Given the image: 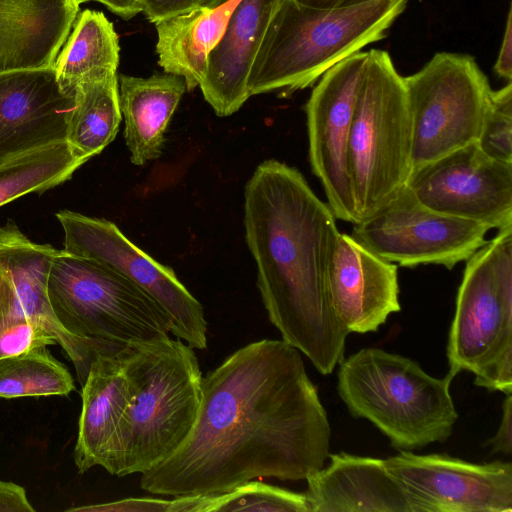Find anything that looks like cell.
Returning a JSON list of instances; mask_svg holds the SVG:
<instances>
[{"mask_svg":"<svg viewBox=\"0 0 512 512\" xmlns=\"http://www.w3.org/2000/svg\"><path fill=\"white\" fill-rule=\"evenodd\" d=\"M130 398L101 467L118 477L144 473L174 454L190 434L201 404L194 348L169 335L128 345Z\"/></svg>","mask_w":512,"mask_h":512,"instance_id":"obj_3","label":"cell"},{"mask_svg":"<svg viewBox=\"0 0 512 512\" xmlns=\"http://www.w3.org/2000/svg\"><path fill=\"white\" fill-rule=\"evenodd\" d=\"M66 141L86 159L99 154L117 135L122 119L118 75L78 83Z\"/></svg>","mask_w":512,"mask_h":512,"instance_id":"obj_25","label":"cell"},{"mask_svg":"<svg viewBox=\"0 0 512 512\" xmlns=\"http://www.w3.org/2000/svg\"><path fill=\"white\" fill-rule=\"evenodd\" d=\"M200 0H143L147 19L155 24L163 19L179 14Z\"/></svg>","mask_w":512,"mask_h":512,"instance_id":"obj_32","label":"cell"},{"mask_svg":"<svg viewBox=\"0 0 512 512\" xmlns=\"http://www.w3.org/2000/svg\"><path fill=\"white\" fill-rule=\"evenodd\" d=\"M80 5L82 3L95 1L105 5L111 12L117 14L123 19H130L140 12H143V0H76Z\"/></svg>","mask_w":512,"mask_h":512,"instance_id":"obj_36","label":"cell"},{"mask_svg":"<svg viewBox=\"0 0 512 512\" xmlns=\"http://www.w3.org/2000/svg\"><path fill=\"white\" fill-rule=\"evenodd\" d=\"M299 2L322 9H339L348 8L365 3L372 2L374 0H298Z\"/></svg>","mask_w":512,"mask_h":512,"instance_id":"obj_37","label":"cell"},{"mask_svg":"<svg viewBox=\"0 0 512 512\" xmlns=\"http://www.w3.org/2000/svg\"><path fill=\"white\" fill-rule=\"evenodd\" d=\"M171 500L159 498H126L115 502L74 507L67 511H148V512H170Z\"/></svg>","mask_w":512,"mask_h":512,"instance_id":"obj_31","label":"cell"},{"mask_svg":"<svg viewBox=\"0 0 512 512\" xmlns=\"http://www.w3.org/2000/svg\"><path fill=\"white\" fill-rule=\"evenodd\" d=\"M446 354L455 376L512 394V226L466 260Z\"/></svg>","mask_w":512,"mask_h":512,"instance_id":"obj_7","label":"cell"},{"mask_svg":"<svg viewBox=\"0 0 512 512\" xmlns=\"http://www.w3.org/2000/svg\"><path fill=\"white\" fill-rule=\"evenodd\" d=\"M68 254L91 259L121 273L165 310L170 333L190 347L207 348V322L201 303L174 271L132 243L112 222L70 210L56 213Z\"/></svg>","mask_w":512,"mask_h":512,"instance_id":"obj_10","label":"cell"},{"mask_svg":"<svg viewBox=\"0 0 512 512\" xmlns=\"http://www.w3.org/2000/svg\"><path fill=\"white\" fill-rule=\"evenodd\" d=\"M337 392L349 413L377 427L398 450L446 441L458 413L450 394L455 375L426 373L402 355L363 348L342 359Z\"/></svg>","mask_w":512,"mask_h":512,"instance_id":"obj_5","label":"cell"},{"mask_svg":"<svg viewBox=\"0 0 512 512\" xmlns=\"http://www.w3.org/2000/svg\"><path fill=\"white\" fill-rule=\"evenodd\" d=\"M512 395H506L503 402L502 419L496 434L488 441L492 452L511 454L512 452Z\"/></svg>","mask_w":512,"mask_h":512,"instance_id":"obj_34","label":"cell"},{"mask_svg":"<svg viewBox=\"0 0 512 512\" xmlns=\"http://www.w3.org/2000/svg\"><path fill=\"white\" fill-rule=\"evenodd\" d=\"M86 161L67 141L10 159L0 165V206L25 194L54 188L70 179Z\"/></svg>","mask_w":512,"mask_h":512,"instance_id":"obj_26","label":"cell"},{"mask_svg":"<svg viewBox=\"0 0 512 512\" xmlns=\"http://www.w3.org/2000/svg\"><path fill=\"white\" fill-rule=\"evenodd\" d=\"M411 512H511L512 464L401 450L384 460Z\"/></svg>","mask_w":512,"mask_h":512,"instance_id":"obj_13","label":"cell"},{"mask_svg":"<svg viewBox=\"0 0 512 512\" xmlns=\"http://www.w3.org/2000/svg\"><path fill=\"white\" fill-rule=\"evenodd\" d=\"M177 512H310L305 493L251 480L227 492L176 497Z\"/></svg>","mask_w":512,"mask_h":512,"instance_id":"obj_27","label":"cell"},{"mask_svg":"<svg viewBox=\"0 0 512 512\" xmlns=\"http://www.w3.org/2000/svg\"><path fill=\"white\" fill-rule=\"evenodd\" d=\"M489 157L512 163V83L491 90L477 138Z\"/></svg>","mask_w":512,"mask_h":512,"instance_id":"obj_29","label":"cell"},{"mask_svg":"<svg viewBox=\"0 0 512 512\" xmlns=\"http://www.w3.org/2000/svg\"><path fill=\"white\" fill-rule=\"evenodd\" d=\"M283 0H240L207 58L199 85L218 116L238 111L250 97V72L268 27Z\"/></svg>","mask_w":512,"mask_h":512,"instance_id":"obj_18","label":"cell"},{"mask_svg":"<svg viewBox=\"0 0 512 512\" xmlns=\"http://www.w3.org/2000/svg\"><path fill=\"white\" fill-rule=\"evenodd\" d=\"M118 86L130 161L142 166L161 156L167 127L186 83L182 77L170 73L147 78L120 74Z\"/></svg>","mask_w":512,"mask_h":512,"instance_id":"obj_23","label":"cell"},{"mask_svg":"<svg viewBox=\"0 0 512 512\" xmlns=\"http://www.w3.org/2000/svg\"><path fill=\"white\" fill-rule=\"evenodd\" d=\"M74 104L53 66L0 73V165L66 141Z\"/></svg>","mask_w":512,"mask_h":512,"instance_id":"obj_16","label":"cell"},{"mask_svg":"<svg viewBox=\"0 0 512 512\" xmlns=\"http://www.w3.org/2000/svg\"><path fill=\"white\" fill-rule=\"evenodd\" d=\"M99 354L82 385L78 437L73 452L80 473L101 466L130 398L125 353Z\"/></svg>","mask_w":512,"mask_h":512,"instance_id":"obj_21","label":"cell"},{"mask_svg":"<svg viewBox=\"0 0 512 512\" xmlns=\"http://www.w3.org/2000/svg\"><path fill=\"white\" fill-rule=\"evenodd\" d=\"M330 436L300 352L283 340L263 339L203 376L190 434L141 474L140 487L177 497L224 493L264 477L305 480L323 467Z\"/></svg>","mask_w":512,"mask_h":512,"instance_id":"obj_1","label":"cell"},{"mask_svg":"<svg viewBox=\"0 0 512 512\" xmlns=\"http://www.w3.org/2000/svg\"><path fill=\"white\" fill-rule=\"evenodd\" d=\"M404 83L412 125L411 172L477 141L492 88L472 56L436 53Z\"/></svg>","mask_w":512,"mask_h":512,"instance_id":"obj_9","label":"cell"},{"mask_svg":"<svg viewBox=\"0 0 512 512\" xmlns=\"http://www.w3.org/2000/svg\"><path fill=\"white\" fill-rule=\"evenodd\" d=\"M119 40L104 13L86 9L78 13L53 65L64 89L117 73Z\"/></svg>","mask_w":512,"mask_h":512,"instance_id":"obj_24","label":"cell"},{"mask_svg":"<svg viewBox=\"0 0 512 512\" xmlns=\"http://www.w3.org/2000/svg\"><path fill=\"white\" fill-rule=\"evenodd\" d=\"M310 474L305 492L310 512H411L384 460L346 452Z\"/></svg>","mask_w":512,"mask_h":512,"instance_id":"obj_19","label":"cell"},{"mask_svg":"<svg viewBox=\"0 0 512 512\" xmlns=\"http://www.w3.org/2000/svg\"><path fill=\"white\" fill-rule=\"evenodd\" d=\"M244 228L270 322L321 374L332 373L349 334L328 293L335 215L299 170L268 159L245 185Z\"/></svg>","mask_w":512,"mask_h":512,"instance_id":"obj_2","label":"cell"},{"mask_svg":"<svg viewBox=\"0 0 512 512\" xmlns=\"http://www.w3.org/2000/svg\"><path fill=\"white\" fill-rule=\"evenodd\" d=\"M59 251L31 241L12 220L0 226V331L25 321L41 326L72 361L82 386L99 354L117 353L126 346L75 336L59 323L47 292L50 265Z\"/></svg>","mask_w":512,"mask_h":512,"instance_id":"obj_12","label":"cell"},{"mask_svg":"<svg viewBox=\"0 0 512 512\" xmlns=\"http://www.w3.org/2000/svg\"><path fill=\"white\" fill-rule=\"evenodd\" d=\"M78 13L76 0H0V73L53 66Z\"/></svg>","mask_w":512,"mask_h":512,"instance_id":"obj_20","label":"cell"},{"mask_svg":"<svg viewBox=\"0 0 512 512\" xmlns=\"http://www.w3.org/2000/svg\"><path fill=\"white\" fill-rule=\"evenodd\" d=\"M22 486L0 480V512H34Z\"/></svg>","mask_w":512,"mask_h":512,"instance_id":"obj_33","label":"cell"},{"mask_svg":"<svg viewBox=\"0 0 512 512\" xmlns=\"http://www.w3.org/2000/svg\"><path fill=\"white\" fill-rule=\"evenodd\" d=\"M74 379L46 347L0 359V398L68 395Z\"/></svg>","mask_w":512,"mask_h":512,"instance_id":"obj_28","label":"cell"},{"mask_svg":"<svg viewBox=\"0 0 512 512\" xmlns=\"http://www.w3.org/2000/svg\"><path fill=\"white\" fill-rule=\"evenodd\" d=\"M47 292L59 323L71 334L127 346L168 336L165 310L145 290L97 261L60 250Z\"/></svg>","mask_w":512,"mask_h":512,"instance_id":"obj_8","label":"cell"},{"mask_svg":"<svg viewBox=\"0 0 512 512\" xmlns=\"http://www.w3.org/2000/svg\"><path fill=\"white\" fill-rule=\"evenodd\" d=\"M57 344L41 326L25 321L0 331V359Z\"/></svg>","mask_w":512,"mask_h":512,"instance_id":"obj_30","label":"cell"},{"mask_svg":"<svg viewBox=\"0 0 512 512\" xmlns=\"http://www.w3.org/2000/svg\"><path fill=\"white\" fill-rule=\"evenodd\" d=\"M494 72L508 82L512 79V13L509 9L503 40L494 65Z\"/></svg>","mask_w":512,"mask_h":512,"instance_id":"obj_35","label":"cell"},{"mask_svg":"<svg viewBox=\"0 0 512 512\" xmlns=\"http://www.w3.org/2000/svg\"><path fill=\"white\" fill-rule=\"evenodd\" d=\"M406 186L437 212L490 229L512 226V163L487 156L476 141L412 171Z\"/></svg>","mask_w":512,"mask_h":512,"instance_id":"obj_15","label":"cell"},{"mask_svg":"<svg viewBox=\"0 0 512 512\" xmlns=\"http://www.w3.org/2000/svg\"><path fill=\"white\" fill-rule=\"evenodd\" d=\"M408 0H374L322 9L283 0L253 63L250 97L293 93L314 85L331 67L386 37Z\"/></svg>","mask_w":512,"mask_h":512,"instance_id":"obj_4","label":"cell"},{"mask_svg":"<svg viewBox=\"0 0 512 512\" xmlns=\"http://www.w3.org/2000/svg\"><path fill=\"white\" fill-rule=\"evenodd\" d=\"M489 230L484 224L430 209L406 186L380 211L354 223L351 236L390 263L452 269L488 242Z\"/></svg>","mask_w":512,"mask_h":512,"instance_id":"obj_11","label":"cell"},{"mask_svg":"<svg viewBox=\"0 0 512 512\" xmlns=\"http://www.w3.org/2000/svg\"><path fill=\"white\" fill-rule=\"evenodd\" d=\"M368 51L326 71L305 105L311 170L321 182L336 219L356 223L348 170V146Z\"/></svg>","mask_w":512,"mask_h":512,"instance_id":"obj_14","label":"cell"},{"mask_svg":"<svg viewBox=\"0 0 512 512\" xmlns=\"http://www.w3.org/2000/svg\"><path fill=\"white\" fill-rule=\"evenodd\" d=\"M240 0H200L187 10L155 23L158 63L182 77L186 89L200 85L207 58L223 36Z\"/></svg>","mask_w":512,"mask_h":512,"instance_id":"obj_22","label":"cell"},{"mask_svg":"<svg viewBox=\"0 0 512 512\" xmlns=\"http://www.w3.org/2000/svg\"><path fill=\"white\" fill-rule=\"evenodd\" d=\"M348 170L356 223L406 187L412 170V125L404 77L387 51L371 49L352 120Z\"/></svg>","mask_w":512,"mask_h":512,"instance_id":"obj_6","label":"cell"},{"mask_svg":"<svg viewBox=\"0 0 512 512\" xmlns=\"http://www.w3.org/2000/svg\"><path fill=\"white\" fill-rule=\"evenodd\" d=\"M328 293L337 319L351 333L376 332L399 312L398 265L387 262L340 233L328 274Z\"/></svg>","mask_w":512,"mask_h":512,"instance_id":"obj_17","label":"cell"}]
</instances>
